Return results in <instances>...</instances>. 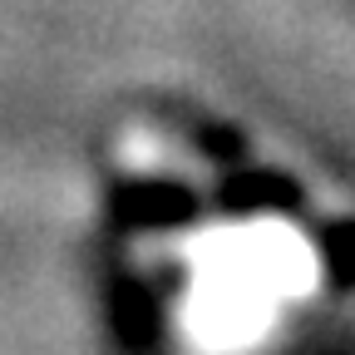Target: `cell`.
<instances>
[{"mask_svg": "<svg viewBox=\"0 0 355 355\" xmlns=\"http://www.w3.org/2000/svg\"><path fill=\"white\" fill-rule=\"evenodd\" d=\"M153 261L188 355H266L326 291L316 232L282 207H202L158 232Z\"/></svg>", "mask_w": 355, "mask_h": 355, "instance_id": "cell-1", "label": "cell"}]
</instances>
